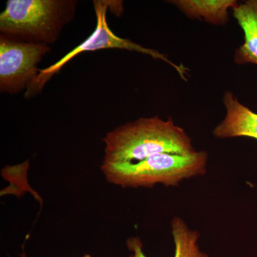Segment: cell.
Masks as SVG:
<instances>
[{"mask_svg":"<svg viewBox=\"0 0 257 257\" xmlns=\"http://www.w3.org/2000/svg\"><path fill=\"white\" fill-rule=\"evenodd\" d=\"M103 163L138 162L160 154L189 155L197 151L184 128L168 118L142 117L111 130L103 139Z\"/></svg>","mask_w":257,"mask_h":257,"instance_id":"6da1fadb","label":"cell"},{"mask_svg":"<svg viewBox=\"0 0 257 257\" xmlns=\"http://www.w3.org/2000/svg\"><path fill=\"white\" fill-rule=\"evenodd\" d=\"M207 161L205 151L185 155L164 153L138 162L102 163L101 170L107 182L123 188H147L158 184L177 187L185 179L205 175Z\"/></svg>","mask_w":257,"mask_h":257,"instance_id":"7a4b0ae2","label":"cell"},{"mask_svg":"<svg viewBox=\"0 0 257 257\" xmlns=\"http://www.w3.org/2000/svg\"><path fill=\"white\" fill-rule=\"evenodd\" d=\"M77 2L72 0H8L0 15L1 35L49 45L72 21Z\"/></svg>","mask_w":257,"mask_h":257,"instance_id":"3957f363","label":"cell"},{"mask_svg":"<svg viewBox=\"0 0 257 257\" xmlns=\"http://www.w3.org/2000/svg\"><path fill=\"white\" fill-rule=\"evenodd\" d=\"M111 1H94V6L96 17V27L95 30L85 41L75 47L74 50L64 56L62 59L57 61L56 63L44 69H40V73L35 80L30 84L25 92V97L30 98L36 95L37 93L43 89L47 82L58 73L66 64L72 60L76 56L80 55L85 52L106 50V49H119L139 52L143 55H149L152 58L163 61L177 71L181 78L187 81L189 70L184 66L177 65L172 62L165 55L159 51L147 48L138 45L128 39L121 38L113 33L108 25L106 21V12L110 8Z\"/></svg>","mask_w":257,"mask_h":257,"instance_id":"277c9868","label":"cell"},{"mask_svg":"<svg viewBox=\"0 0 257 257\" xmlns=\"http://www.w3.org/2000/svg\"><path fill=\"white\" fill-rule=\"evenodd\" d=\"M50 45L0 37V91L18 94L28 89L40 69L37 65L50 51Z\"/></svg>","mask_w":257,"mask_h":257,"instance_id":"5b68a950","label":"cell"},{"mask_svg":"<svg viewBox=\"0 0 257 257\" xmlns=\"http://www.w3.org/2000/svg\"><path fill=\"white\" fill-rule=\"evenodd\" d=\"M226 114L213 130L216 138H251L257 140V114L240 102L234 93L223 96Z\"/></svg>","mask_w":257,"mask_h":257,"instance_id":"8992f818","label":"cell"},{"mask_svg":"<svg viewBox=\"0 0 257 257\" xmlns=\"http://www.w3.org/2000/svg\"><path fill=\"white\" fill-rule=\"evenodd\" d=\"M232 10L244 35L243 43L235 52L234 62L257 65V0L239 3Z\"/></svg>","mask_w":257,"mask_h":257,"instance_id":"52a82bcc","label":"cell"},{"mask_svg":"<svg viewBox=\"0 0 257 257\" xmlns=\"http://www.w3.org/2000/svg\"><path fill=\"white\" fill-rule=\"evenodd\" d=\"M170 4L187 18L224 26L229 22V10L239 4L236 0H172Z\"/></svg>","mask_w":257,"mask_h":257,"instance_id":"ba28073f","label":"cell"},{"mask_svg":"<svg viewBox=\"0 0 257 257\" xmlns=\"http://www.w3.org/2000/svg\"><path fill=\"white\" fill-rule=\"evenodd\" d=\"M171 227L175 245L174 257H209L199 248V231L191 229L182 218H173L171 221ZM127 244L128 248L134 252L132 257H147L143 252V244L140 239H128Z\"/></svg>","mask_w":257,"mask_h":257,"instance_id":"9c48e42d","label":"cell"},{"mask_svg":"<svg viewBox=\"0 0 257 257\" xmlns=\"http://www.w3.org/2000/svg\"><path fill=\"white\" fill-rule=\"evenodd\" d=\"M84 257H91L89 255H85Z\"/></svg>","mask_w":257,"mask_h":257,"instance_id":"30bf717a","label":"cell"}]
</instances>
